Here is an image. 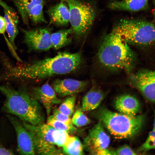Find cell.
Returning a JSON list of instances; mask_svg holds the SVG:
<instances>
[{
	"label": "cell",
	"instance_id": "8",
	"mask_svg": "<svg viewBox=\"0 0 155 155\" xmlns=\"http://www.w3.org/2000/svg\"><path fill=\"white\" fill-rule=\"evenodd\" d=\"M129 80L147 100L155 102V70H140L131 74Z\"/></svg>",
	"mask_w": 155,
	"mask_h": 155
},
{
	"label": "cell",
	"instance_id": "13",
	"mask_svg": "<svg viewBox=\"0 0 155 155\" xmlns=\"http://www.w3.org/2000/svg\"><path fill=\"white\" fill-rule=\"evenodd\" d=\"M0 5L3 8L4 18L6 24V30L9 39V42L16 49L15 40L17 36L18 31L17 25L18 17L15 11L8 6L2 0H0Z\"/></svg>",
	"mask_w": 155,
	"mask_h": 155
},
{
	"label": "cell",
	"instance_id": "29",
	"mask_svg": "<svg viewBox=\"0 0 155 155\" xmlns=\"http://www.w3.org/2000/svg\"><path fill=\"white\" fill-rule=\"evenodd\" d=\"M53 115L58 120L69 126H73V125L70 117L61 113L57 108L53 110Z\"/></svg>",
	"mask_w": 155,
	"mask_h": 155
},
{
	"label": "cell",
	"instance_id": "31",
	"mask_svg": "<svg viewBox=\"0 0 155 155\" xmlns=\"http://www.w3.org/2000/svg\"><path fill=\"white\" fill-rule=\"evenodd\" d=\"M6 30V24L4 17L0 16V34H3Z\"/></svg>",
	"mask_w": 155,
	"mask_h": 155
},
{
	"label": "cell",
	"instance_id": "33",
	"mask_svg": "<svg viewBox=\"0 0 155 155\" xmlns=\"http://www.w3.org/2000/svg\"><path fill=\"white\" fill-rule=\"evenodd\" d=\"M154 119L153 123V129L152 130L155 131V110H154Z\"/></svg>",
	"mask_w": 155,
	"mask_h": 155
},
{
	"label": "cell",
	"instance_id": "30",
	"mask_svg": "<svg viewBox=\"0 0 155 155\" xmlns=\"http://www.w3.org/2000/svg\"><path fill=\"white\" fill-rule=\"evenodd\" d=\"M113 155H136V153L127 145H124L115 151H112Z\"/></svg>",
	"mask_w": 155,
	"mask_h": 155
},
{
	"label": "cell",
	"instance_id": "9",
	"mask_svg": "<svg viewBox=\"0 0 155 155\" xmlns=\"http://www.w3.org/2000/svg\"><path fill=\"white\" fill-rule=\"evenodd\" d=\"M102 122L99 121L89 131L84 141V145L93 154L98 151L107 149L110 142L109 136L105 131Z\"/></svg>",
	"mask_w": 155,
	"mask_h": 155
},
{
	"label": "cell",
	"instance_id": "12",
	"mask_svg": "<svg viewBox=\"0 0 155 155\" xmlns=\"http://www.w3.org/2000/svg\"><path fill=\"white\" fill-rule=\"evenodd\" d=\"M87 84V82L72 79H57L53 82L52 87L56 94L64 96L74 95L82 91Z\"/></svg>",
	"mask_w": 155,
	"mask_h": 155
},
{
	"label": "cell",
	"instance_id": "20",
	"mask_svg": "<svg viewBox=\"0 0 155 155\" xmlns=\"http://www.w3.org/2000/svg\"><path fill=\"white\" fill-rule=\"evenodd\" d=\"M14 3L23 22L27 24L29 11L37 5L44 4V0H10Z\"/></svg>",
	"mask_w": 155,
	"mask_h": 155
},
{
	"label": "cell",
	"instance_id": "6",
	"mask_svg": "<svg viewBox=\"0 0 155 155\" xmlns=\"http://www.w3.org/2000/svg\"><path fill=\"white\" fill-rule=\"evenodd\" d=\"M69 8L72 33L77 38L85 36L94 21L96 13L90 4L79 0H62Z\"/></svg>",
	"mask_w": 155,
	"mask_h": 155
},
{
	"label": "cell",
	"instance_id": "27",
	"mask_svg": "<svg viewBox=\"0 0 155 155\" xmlns=\"http://www.w3.org/2000/svg\"><path fill=\"white\" fill-rule=\"evenodd\" d=\"M151 149H155V131L153 130L150 132L146 140L139 148L138 151L144 153Z\"/></svg>",
	"mask_w": 155,
	"mask_h": 155
},
{
	"label": "cell",
	"instance_id": "28",
	"mask_svg": "<svg viewBox=\"0 0 155 155\" xmlns=\"http://www.w3.org/2000/svg\"><path fill=\"white\" fill-rule=\"evenodd\" d=\"M65 131L56 130L54 134L55 145L59 147H62L69 135Z\"/></svg>",
	"mask_w": 155,
	"mask_h": 155
},
{
	"label": "cell",
	"instance_id": "18",
	"mask_svg": "<svg viewBox=\"0 0 155 155\" xmlns=\"http://www.w3.org/2000/svg\"><path fill=\"white\" fill-rule=\"evenodd\" d=\"M22 124L29 132L55 145L53 136L56 129L51 126L44 123L33 125L23 122Z\"/></svg>",
	"mask_w": 155,
	"mask_h": 155
},
{
	"label": "cell",
	"instance_id": "14",
	"mask_svg": "<svg viewBox=\"0 0 155 155\" xmlns=\"http://www.w3.org/2000/svg\"><path fill=\"white\" fill-rule=\"evenodd\" d=\"M50 7L47 11L52 24L58 26H66L70 23V13L68 6L62 0Z\"/></svg>",
	"mask_w": 155,
	"mask_h": 155
},
{
	"label": "cell",
	"instance_id": "7",
	"mask_svg": "<svg viewBox=\"0 0 155 155\" xmlns=\"http://www.w3.org/2000/svg\"><path fill=\"white\" fill-rule=\"evenodd\" d=\"M22 30L24 34V42L30 51H47L53 47L51 30L49 28Z\"/></svg>",
	"mask_w": 155,
	"mask_h": 155
},
{
	"label": "cell",
	"instance_id": "34",
	"mask_svg": "<svg viewBox=\"0 0 155 155\" xmlns=\"http://www.w3.org/2000/svg\"><path fill=\"white\" fill-rule=\"evenodd\" d=\"M154 17H155V0L154 1Z\"/></svg>",
	"mask_w": 155,
	"mask_h": 155
},
{
	"label": "cell",
	"instance_id": "24",
	"mask_svg": "<svg viewBox=\"0 0 155 155\" xmlns=\"http://www.w3.org/2000/svg\"><path fill=\"white\" fill-rule=\"evenodd\" d=\"M44 4H39L31 10L28 13V19L35 24L47 22L44 14Z\"/></svg>",
	"mask_w": 155,
	"mask_h": 155
},
{
	"label": "cell",
	"instance_id": "10",
	"mask_svg": "<svg viewBox=\"0 0 155 155\" xmlns=\"http://www.w3.org/2000/svg\"><path fill=\"white\" fill-rule=\"evenodd\" d=\"M7 116L16 133L19 153L22 155L35 154L34 143L30 132L17 117L10 114Z\"/></svg>",
	"mask_w": 155,
	"mask_h": 155
},
{
	"label": "cell",
	"instance_id": "11",
	"mask_svg": "<svg viewBox=\"0 0 155 155\" xmlns=\"http://www.w3.org/2000/svg\"><path fill=\"white\" fill-rule=\"evenodd\" d=\"M56 94L53 88L47 83L32 89V97L43 105L48 115H49L53 106L61 102Z\"/></svg>",
	"mask_w": 155,
	"mask_h": 155
},
{
	"label": "cell",
	"instance_id": "23",
	"mask_svg": "<svg viewBox=\"0 0 155 155\" xmlns=\"http://www.w3.org/2000/svg\"><path fill=\"white\" fill-rule=\"evenodd\" d=\"M46 124L57 130L65 131L69 133H73L77 131V129L74 126L66 125L57 119L53 115L48 116Z\"/></svg>",
	"mask_w": 155,
	"mask_h": 155
},
{
	"label": "cell",
	"instance_id": "32",
	"mask_svg": "<svg viewBox=\"0 0 155 155\" xmlns=\"http://www.w3.org/2000/svg\"><path fill=\"white\" fill-rule=\"evenodd\" d=\"M13 152L9 149L0 147V155H12Z\"/></svg>",
	"mask_w": 155,
	"mask_h": 155
},
{
	"label": "cell",
	"instance_id": "16",
	"mask_svg": "<svg viewBox=\"0 0 155 155\" xmlns=\"http://www.w3.org/2000/svg\"><path fill=\"white\" fill-rule=\"evenodd\" d=\"M149 0H122L111 2L108 4L110 9L117 10L137 11L147 7Z\"/></svg>",
	"mask_w": 155,
	"mask_h": 155
},
{
	"label": "cell",
	"instance_id": "2",
	"mask_svg": "<svg viewBox=\"0 0 155 155\" xmlns=\"http://www.w3.org/2000/svg\"><path fill=\"white\" fill-rule=\"evenodd\" d=\"M0 91L5 97L3 107L5 112L30 124L44 123V116L39 102L25 88L16 90L6 85L0 86Z\"/></svg>",
	"mask_w": 155,
	"mask_h": 155
},
{
	"label": "cell",
	"instance_id": "25",
	"mask_svg": "<svg viewBox=\"0 0 155 155\" xmlns=\"http://www.w3.org/2000/svg\"><path fill=\"white\" fill-rule=\"evenodd\" d=\"M76 99L75 94L68 97L61 104L58 108L59 110L61 113L70 117L74 113Z\"/></svg>",
	"mask_w": 155,
	"mask_h": 155
},
{
	"label": "cell",
	"instance_id": "1",
	"mask_svg": "<svg viewBox=\"0 0 155 155\" xmlns=\"http://www.w3.org/2000/svg\"><path fill=\"white\" fill-rule=\"evenodd\" d=\"M82 60L80 52L59 53L54 57L35 61L29 65L21 67L13 66L5 59L3 63L7 71L2 77L5 78L37 80L66 74L78 69Z\"/></svg>",
	"mask_w": 155,
	"mask_h": 155
},
{
	"label": "cell",
	"instance_id": "19",
	"mask_svg": "<svg viewBox=\"0 0 155 155\" xmlns=\"http://www.w3.org/2000/svg\"><path fill=\"white\" fill-rule=\"evenodd\" d=\"M29 132L33 141L36 153L41 155L64 154L63 150L58 149L55 145L46 141L35 134Z\"/></svg>",
	"mask_w": 155,
	"mask_h": 155
},
{
	"label": "cell",
	"instance_id": "3",
	"mask_svg": "<svg viewBox=\"0 0 155 155\" xmlns=\"http://www.w3.org/2000/svg\"><path fill=\"white\" fill-rule=\"evenodd\" d=\"M97 56L99 62L106 68L128 73L133 69L135 59L127 43L120 36L112 32L103 38Z\"/></svg>",
	"mask_w": 155,
	"mask_h": 155
},
{
	"label": "cell",
	"instance_id": "17",
	"mask_svg": "<svg viewBox=\"0 0 155 155\" xmlns=\"http://www.w3.org/2000/svg\"><path fill=\"white\" fill-rule=\"evenodd\" d=\"M103 92L96 88H92L83 98L81 109L83 111L93 110L98 107L104 98Z\"/></svg>",
	"mask_w": 155,
	"mask_h": 155
},
{
	"label": "cell",
	"instance_id": "15",
	"mask_svg": "<svg viewBox=\"0 0 155 155\" xmlns=\"http://www.w3.org/2000/svg\"><path fill=\"white\" fill-rule=\"evenodd\" d=\"M115 108L120 113L129 115H136L141 109L138 100L128 94L118 97L115 100Z\"/></svg>",
	"mask_w": 155,
	"mask_h": 155
},
{
	"label": "cell",
	"instance_id": "4",
	"mask_svg": "<svg viewBox=\"0 0 155 155\" xmlns=\"http://www.w3.org/2000/svg\"><path fill=\"white\" fill-rule=\"evenodd\" d=\"M97 116L112 135L121 139L135 135L141 129L145 119L143 115H129L104 108L98 111Z\"/></svg>",
	"mask_w": 155,
	"mask_h": 155
},
{
	"label": "cell",
	"instance_id": "26",
	"mask_svg": "<svg viewBox=\"0 0 155 155\" xmlns=\"http://www.w3.org/2000/svg\"><path fill=\"white\" fill-rule=\"evenodd\" d=\"M71 120L73 125L78 127L85 126L90 123V120L81 108L77 109L74 112Z\"/></svg>",
	"mask_w": 155,
	"mask_h": 155
},
{
	"label": "cell",
	"instance_id": "5",
	"mask_svg": "<svg viewBox=\"0 0 155 155\" xmlns=\"http://www.w3.org/2000/svg\"><path fill=\"white\" fill-rule=\"evenodd\" d=\"M112 32L127 43L145 45L155 42V25L144 20L122 19L115 25Z\"/></svg>",
	"mask_w": 155,
	"mask_h": 155
},
{
	"label": "cell",
	"instance_id": "22",
	"mask_svg": "<svg viewBox=\"0 0 155 155\" xmlns=\"http://www.w3.org/2000/svg\"><path fill=\"white\" fill-rule=\"evenodd\" d=\"M64 154L78 155L84 154V146L80 140L76 136L69 135L62 147Z\"/></svg>",
	"mask_w": 155,
	"mask_h": 155
},
{
	"label": "cell",
	"instance_id": "21",
	"mask_svg": "<svg viewBox=\"0 0 155 155\" xmlns=\"http://www.w3.org/2000/svg\"><path fill=\"white\" fill-rule=\"evenodd\" d=\"M72 33L71 28L61 30L51 33L52 47L58 50L69 44L72 41L70 35Z\"/></svg>",
	"mask_w": 155,
	"mask_h": 155
}]
</instances>
